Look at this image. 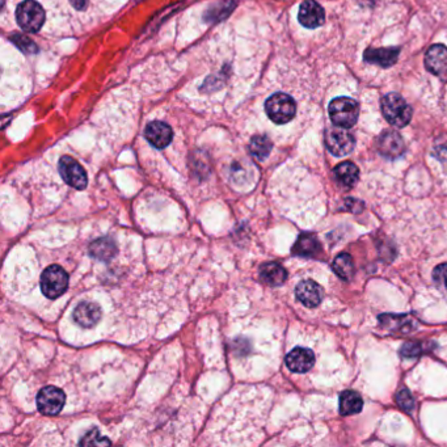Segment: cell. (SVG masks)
<instances>
[{"label":"cell","mask_w":447,"mask_h":447,"mask_svg":"<svg viewBox=\"0 0 447 447\" xmlns=\"http://www.w3.org/2000/svg\"><path fill=\"white\" fill-rule=\"evenodd\" d=\"M295 295L303 306H306L309 309H314V307L319 306L323 299V289L315 281L305 279L298 283V286L295 289Z\"/></svg>","instance_id":"30bf717a"},{"label":"cell","mask_w":447,"mask_h":447,"mask_svg":"<svg viewBox=\"0 0 447 447\" xmlns=\"http://www.w3.org/2000/svg\"><path fill=\"white\" fill-rule=\"evenodd\" d=\"M433 278L441 288L447 290V264L438 265L433 272Z\"/></svg>","instance_id":"f1b7e54d"},{"label":"cell","mask_w":447,"mask_h":447,"mask_svg":"<svg viewBox=\"0 0 447 447\" xmlns=\"http://www.w3.org/2000/svg\"><path fill=\"white\" fill-rule=\"evenodd\" d=\"M18 27L27 33H37L45 23V11L36 0H24L16 10Z\"/></svg>","instance_id":"7a4b0ae2"},{"label":"cell","mask_w":447,"mask_h":447,"mask_svg":"<svg viewBox=\"0 0 447 447\" xmlns=\"http://www.w3.org/2000/svg\"><path fill=\"white\" fill-rule=\"evenodd\" d=\"M144 136L149 140V143L151 146H154L155 149L163 150L172 142L173 131H172L170 125L162 123V121H153L147 125V127L144 130Z\"/></svg>","instance_id":"7c38bea8"},{"label":"cell","mask_w":447,"mask_h":447,"mask_svg":"<svg viewBox=\"0 0 447 447\" xmlns=\"http://www.w3.org/2000/svg\"><path fill=\"white\" fill-rule=\"evenodd\" d=\"M322 251V246L315 235L302 233L293 247V253L301 257H318Z\"/></svg>","instance_id":"ac0fdd59"},{"label":"cell","mask_w":447,"mask_h":447,"mask_svg":"<svg viewBox=\"0 0 447 447\" xmlns=\"http://www.w3.org/2000/svg\"><path fill=\"white\" fill-rule=\"evenodd\" d=\"M58 170L67 186L77 190H83L88 184V177L84 168L71 156H62L58 164Z\"/></svg>","instance_id":"ba28073f"},{"label":"cell","mask_w":447,"mask_h":447,"mask_svg":"<svg viewBox=\"0 0 447 447\" xmlns=\"http://www.w3.org/2000/svg\"><path fill=\"white\" fill-rule=\"evenodd\" d=\"M265 112L274 124H288L295 117L296 104L292 96L282 92L274 93L265 101Z\"/></svg>","instance_id":"3957f363"},{"label":"cell","mask_w":447,"mask_h":447,"mask_svg":"<svg viewBox=\"0 0 447 447\" xmlns=\"http://www.w3.org/2000/svg\"><path fill=\"white\" fill-rule=\"evenodd\" d=\"M87 1H88V0H71V3L74 4V7H75L77 10H84L86 5H87Z\"/></svg>","instance_id":"f546056e"},{"label":"cell","mask_w":447,"mask_h":447,"mask_svg":"<svg viewBox=\"0 0 447 447\" xmlns=\"http://www.w3.org/2000/svg\"><path fill=\"white\" fill-rule=\"evenodd\" d=\"M379 322L387 331L399 333H411L417 327V320L412 315H381Z\"/></svg>","instance_id":"2e32d148"},{"label":"cell","mask_w":447,"mask_h":447,"mask_svg":"<svg viewBox=\"0 0 447 447\" xmlns=\"http://www.w3.org/2000/svg\"><path fill=\"white\" fill-rule=\"evenodd\" d=\"M41 290L49 299H57L66 293L68 288V274L60 265H50L42 272Z\"/></svg>","instance_id":"5b68a950"},{"label":"cell","mask_w":447,"mask_h":447,"mask_svg":"<svg viewBox=\"0 0 447 447\" xmlns=\"http://www.w3.org/2000/svg\"><path fill=\"white\" fill-rule=\"evenodd\" d=\"M325 146L335 156H346L353 151L355 139L348 129L335 125L325 131Z\"/></svg>","instance_id":"8992f818"},{"label":"cell","mask_w":447,"mask_h":447,"mask_svg":"<svg viewBox=\"0 0 447 447\" xmlns=\"http://www.w3.org/2000/svg\"><path fill=\"white\" fill-rule=\"evenodd\" d=\"M396 401L400 405L401 409H404L407 412H411L415 408V399H413V396H412V394H411V391L408 388H403L398 392Z\"/></svg>","instance_id":"83f0119b"},{"label":"cell","mask_w":447,"mask_h":447,"mask_svg":"<svg viewBox=\"0 0 447 447\" xmlns=\"http://www.w3.org/2000/svg\"><path fill=\"white\" fill-rule=\"evenodd\" d=\"M315 363V355L307 348H295L286 355V366L293 372H307Z\"/></svg>","instance_id":"5bb4252c"},{"label":"cell","mask_w":447,"mask_h":447,"mask_svg":"<svg viewBox=\"0 0 447 447\" xmlns=\"http://www.w3.org/2000/svg\"><path fill=\"white\" fill-rule=\"evenodd\" d=\"M112 442L109 441L108 438H104L100 435V433L97 429H93L90 433H87L79 442V445H84V446H90V445H110Z\"/></svg>","instance_id":"484cf974"},{"label":"cell","mask_w":447,"mask_h":447,"mask_svg":"<svg viewBox=\"0 0 447 447\" xmlns=\"http://www.w3.org/2000/svg\"><path fill=\"white\" fill-rule=\"evenodd\" d=\"M424 350H425V345L420 341L405 342L400 348V355L405 358H413L417 355H422Z\"/></svg>","instance_id":"4316f807"},{"label":"cell","mask_w":447,"mask_h":447,"mask_svg":"<svg viewBox=\"0 0 447 447\" xmlns=\"http://www.w3.org/2000/svg\"><path fill=\"white\" fill-rule=\"evenodd\" d=\"M335 177L341 186L352 188L358 181L359 170L352 162H344L335 168Z\"/></svg>","instance_id":"7402d4cb"},{"label":"cell","mask_w":447,"mask_h":447,"mask_svg":"<svg viewBox=\"0 0 447 447\" xmlns=\"http://www.w3.org/2000/svg\"><path fill=\"white\" fill-rule=\"evenodd\" d=\"M272 149H273V143L266 136H256L251 139L249 151L260 162L265 160L270 155Z\"/></svg>","instance_id":"cb8c5ba5"},{"label":"cell","mask_w":447,"mask_h":447,"mask_svg":"<svg viewBox=\"0 0 447 447\" xmlns=\"http://www.w3.org/2000/svg\"><path fill=\"white\" fill-rule=\"evenodd\" d=\"M328 112L333 124L349 129L358 121L359 107L358 103L350 97H337L331 101Z\"/></svg>","instance_id":"277c9868"},{"label":"cell","mask_w":447,"mask_h":447,"mask_svg":"<svg viewBox=\"0 0 447 447\" xmlns=\"http://www.w3.org/2000/svg\"><path fill=\"white\" fill-rule=\"evenodd\" d=\"M298 20L303 27H306L309 29H315V28L322 27L325 21L323 7L319 3H316L315 0L303 1L299 8Z\"/></svg>","instance_id":"9c48e42d"},{"label":"cell","mask_w":447,"mask_h":447,"mask_svg":"<svg viewBox=\"0 0 447 447\" xmlns=\"http://www.w3.org/2000/svg\"><path fill=\"white\" fill-rule=\"evenodd\" d=\"M404 140L394 130H385L378 139V150L387 159H398L404 153Z\"/></svg>","instance_id":"8fae6325"},{"label":"cell","mask_w":447,"mask_h":447,"mask_svg":"<svg viewBox=\"0 0 447 447\" xmlns=\"http://www.w3.org/2000/svg\"><path fill=\"white\" fill-rule=\"evenodd\" d=\"M363 408V400L355 391H344L340 395V413L342 416L357 415Z\"/></svg>","instance_id":"ffe728a7"},{"label":"cell","mask_w":447,"mask_h":447,"mask_svg":"<svg viewBox=\"0 0 447 447\" xmlns=\"http://www.w3.org/2000/svg\"><path fill=\"white\" fill-rule=\"evenodd\" d=\"M333 272L344 281H350L355 277V261L350 255L348 253H341L339 255L335 261L332 264Z\"/></svg>","instance_id":"603a6c76"},{"label":"cell","mask_w":447,"mask_h":447,"mask_svg":"<svg viewBox=\"0 0 447 447\" xmlns=\"http://www.w3.org/2000/svg\"><path fill=\"white\" fill-rule=\"evenodd\" d=\"M382 113L387 123L395 127H404L412 120V108L399 93H388L381 101Z\"/></svg>","instance_id":"6da1fadb"},{"label":"cell","mask_w":447,"mask_h":447,"mask_svg":"<svg viewBox=\"0 0 447 447\" xmlns=\"http://www.w3.org/2000/svg\"><path fill=\"white\" fill-rule=\"evenodd\" d=\"M90 253H91L92 257L100 260V261H109L117 253L116 243L112 239H109V238L97 239V240H94L92 244H91Z\"/></svg>","instance_id":"44dd1931"},{"label":"cell","mask_w":447,"mask_h":447,"mask_svg":"<svg viewBox=\"0 0 447 447\" xmlns=\"http://www.w3.org/2000/svg\"><path fill=\"white\" fill-rule=\"evenodd\" d=\"M426 68L437 77L447 75V47L444 45H433L425 54Z\"/></svg>","instance_id":"9a60e30c"},{"label":"cell","mask_w":447,"mask_h":447,"mask_svg":"<svg viewBox=\"0 0 447 447\" xmlns=\"http://www.w3.org/2000/svg\"><path fill=\"white\" fill-rule=\"evenodd\" d=\"M103 316L101 307L94 302H80L74 309V320L83 328H92Z\"/></svg>","instance_id":"4fadbf2b"},{"label":"cell","mask_w":447,"mask_h":447,"mask_svg":"<svg viewBox=\"0 0 447 447\" xmlns=\"http://www.w3.org/2000/svg\"><path fill=\"white\" fill-rule=\"evenodd\" d=\"M400 50L398 47H381V49H368L365 51L366 62L379 64L382 67H391L399 58Z\"/></svg>","instance_id":"e0dca14e"},{"label":"cell","mask_w":447,"mask_h":447,"mask_svg":"<svg viewBox=\"0 0 447 447\" xmlns=\"http://www.w3.org/2000/svg\"><path fill=\"white\" fill-rule=\"evenodd\" d=\"M12 42L15 44L16 47H18L23 53L25 54H36L38 53V47L31 41L29 37L24 36V34H14L11 37Z\"/></svg>","instance_id":"d4e9b609"},{"label":"cell","mask_w":447,"mask_h":447,"mask_svg":"<svg viewBox=\"0 0 447 447\" xmlns=\"http://www.w3.org/2000/svg\"><path fill=\"white\" fill-rule=\"evenodd\" d=\"M66 395L62 389L54 385H47L37 395V408L45 416H55L63 409Z\"/></svg>","instance_id":"52a82bcc"},{"label":"cell","mask_w":447,"mask_h":447,"mask_svg":"<svg viewBox=\"0 0 447 447\" xmlns=\"http://www.w3.org/2000/svg\"><path fill=\"white\" fill-rule=\"evenodd\" d=\"M260 278L270 286H279L288 279V272L277 262H266L260 268Z\"/></svg>","instance_id":"d6986e66"}]
</instances>
